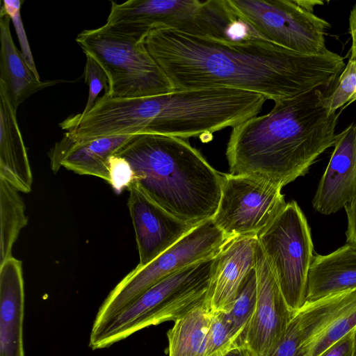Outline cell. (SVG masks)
Wrapping results in <instances>:
<instances>
[{
    "instance_id": "cell-1",
    "label": "cell",
    "mask_w": 356,
    "mask_h": 356,
    "mask_svg": "<svg viewBox=\"0 0 356 356\" xmlns=\"http://www.w3.org/2000/svg\"><path fill=\"white\" fill-rule=\"evenodd\" d=\"M173 90L228 88L275 102L331 87L346 64L330 50L300 54L251 32L241 40L152 31L143 40Z\"/></svg>"
},
{
    "instance_id": "cell-2",
    "label": "cell",
    "mask_w": 356,
    "mask_h": 356,
    "mask_svg": "<svg viewBox=\"0 0 356 356\" xmlns=\"http://www.w3.org/2000/svg\"><path fill=\"white\" fill-rule=\"evenodd\" d=\"M316 89L275 102L266 114L232 127L226 149L229 174L265 179L282 188L304 176L334 146L339 113Z\"/></svg>"
},
{
    "instance_id": "cell-3",
    "label": "cell",
    "mask_w": 356,
    "mask_h": 356,
    "mask_svg": "<svg viewBox=\"0 0 356 356\" xmlns=\"http://www.w3.org/2000/svg\"><path fill=\"white\" fill-rule=\"evenodd\" d=\"M114 154L129 163L132 183L175 218L193 226L213 219L222 174L184 138L134 134Z\"/></svg>"
},
{
    "instance_id": "cell-4",
    "label": "cell",
    "mask_w": 356,
    "mask_h": 356,
    "mask_svg": "<svg viewBox=\"0 0 356 356\" xmlns=\"http://www.w3.org/2000/svg\"><path fill=\"white\" fill-rule=\"evenodd\" d=\"M266 99L260 94L228 88L173 90L120 99L115 122L123 134H156L186 139L211 135L257 116Z\"/></svg>"
},
{
    "instance_id": "cell-5",
    "label": "cell",
    "mask_w": 356,
    "mask_h": 356,
    "mask_svg": "<svg viewBox=\"0 0 356 356\" xmlns=\"http://www.w3.org/2000/svg\"><path fill=\"white\" fill-rule=\"evenodd\" d=\"M213 257L186 267L160 281L102 327L90 332L89 346H111L152 325L181 318L206 301Z\"/></svg>"
},
{
    "instance_id": "cell-6",
    "label": "cell",
    "mask_w": 356,
    "mask_h": 356,
    "mask_svg": "<svg viewBox=\"0 0 356 356\" xmlns=\"http://www.w3.org/2000/svg\"><path fill=\"white\" fill-rule=\"evenodd\" d=\"M238 22L227 0H129L111 2L105 25L136 41L161 29L228 40Z\"/></svg>"
},
{
    "instance_id": "cell-7",
    "label": "cell",
    "mask_w": 356,
    "mask_h": 356,
    "mask_svg": "<svg viewBox=\"0 0 356 356\" xmlns=\"http://www.w3.org/2000/svg\"><path fill=\"white\" fill-rule=\"evenodd\" d=\"M76 41L85 54L93 57L106 72L108 89L105 92L108 96L134 98L173 90L143 41L120 35L105 24L83 31Z\"/></svg>"
},
{
    "instance_id": "cell-8",
    "label": "cell",
    "mask_w": 356,
    "mask_h": 356,
    "mask_svg": "<svg viewBox=\"0 0 356 356\" xmlns=\"http://www.w3.org/2000/svg\"><path fill=\"white\" fill-rule=\"evenodd\" d=\"M239 22L259 37L289 50L318 55L325 45L328 22L314 13L313 0H227Z\"/></svg>"
},
{
    "instance_id": "cell-9",
    "label": "cell",
    "mask_w": 356,
    "mask_h": 356,
    "mask_svg": "<svg viewBox=\"0 0 356 356\" xmlns=\"http://www.w3.org/2000/svg\"><path fill=\"white\" fill-rule=\"evenodd\" d=\"M257 238L289 307L296 313L307 302L314 257L311 229L298 203L287 202Z\"/></svg>"
},
{
    "instance_id": "cell-10",
    "label": "cell",
    "mask_w": 356,
    "mask_h": 356,
    "mask_svg": "<svg viewBox=\"0 0 356 356\" xmlns=\"http://www.w3.org/2000/svg\"><path fill=\"white\" fill-rule=\"evenodd\" d=\"M230 238L209 220L143 268H135L110 292L97 314L92 330L102 327L143 293L166 277L213 258Z\"/></svg>"
},
{
    "instance_id": "cell-11",
    "label": "cell",
    "mask_w": 356,
    "mask_h": 356,
    "mask_svg": "<svg viewBox=\"0 0 356 356\" xmlns=\"http://www.w3.org/2000/svg\"><path fill=\"white\" fill-rule=\"evenodd\" d=\"M282 188L254 177L222 174L220 199L212 220L229 238L257 236L286 204Z\"/></svg>"
},
{
    "instance_id": "cell-12",
    "label": "cell",
    "mask_w": 356,
    "mask_h": 356,
    "mask_svg": "<svg viewBox=\"0 0 356 356\" xmlns=\"http://www.w3.org/2000/svg\"><path fill=\"white\" fill-rule=\"evenodd\" d=\"M255 270L257 303L242 347L251 356H272L295 313L289 307L259 245Z\"/></svg>"
},
{
    "instance_id": "cell-13",
    "label": "cell",
    "mask_w": 356,
    "mask_h": 356,
    "mask_svg": "<svg viewBox=\"0 0 356 356\" xmlns=\"http://www.w3.org/2000/svg\"><path fill=\"white\" fill-rule=\"evenodd\" d=\"M127 205L136 234L140 268L177 243L197 226L175 218L131 183Z\"/></svg>"
},
{
    "instance_id": "cell-14",
    "label": "cell",
    "mask_w": 356,
    "mask_h": 356,
    "mask_svg": "<svg viewBox=\"0 0 356 356\" xmlns=\"http://www.w3.org/2000/svg\"><path fill=\"white\" fill-rule=\"evenodd\" d=\"M257 236L229 238L213 257L205 303L212 312H227L255 268Z\"/></svg>"
},
{
    "instance_id": "cell-15",
    "label": "cell",
    "mask_w": 356,
    "mask_h": 356,
    "mask_svg": "<svg viewBox=\"0 0 356 356\" xmlns=\"http://www.w3.org/2000/svg\"><path fill=\"white\" fill-rule=\"evenodd\" d=\"M356 307V290L307 302L291 319L272 356H309L312 343L335 320Z\"/></svg>"
},
{
    "instance_id": "cell-16",
    "label": "cell",
    "mask_w": 356,
    "mask_h": 356,
    "mask_svg": "<svg viewBox=\"0 0 356 356\" xmlns=\"http://www.w3.org/2000/svg\"><path fill=\"white\" fill-rule=\"evenodd\" d=\"M356 194V123L336 135L334 149L312 201L324 215L336 213Z\"/></svg>"
},
{
    "instance_id": "cell-17",
    "label": "cell",
    "mask_w": 356,
    "mask_h": 356,
    "mask_svg": "<svg viewBox=\"0 0 356 356\" xmlns=\"http://www.w3.org/2000/svg\"><path fill=\"white\" fill-rule=\"evenodd\" d=\"M133 135H118L76 140L65 133L49 152L54 173L61 166L79 175H91L110 181L109 159Z\"/></svg>"
},
{
    "instance_id": "cell-18",
    "label": "cell",
    "mask_w": 356,
    "mask_h": 356,
    "mask_svg": "<svg viewBox=\"0 0 356 356\" xmlns=\"http://www.w3.org/2000/svg\"><path fill=\"white\" fill-rule=\"evenodd\" d=\"M24 287L22 261L0 264V356H24Z\"/></svg>"
},
{
    "instance_id": "cell-19",
    "label": "cell",
    "mask_w": 356,
    "mask_h": 356,
    "mask_svg": "<svg viewBox=\"0 0 356 356\" xmlns=\"http://www.w3.org/2000/svg\"><path fill=\"white\" fill-rule=\"evenodd\" d=\"M0 178L19 192L31 191L33 176L13 108L0 83Z\"/></svg>"
},
{
    "instance_id": "cell-20",
    "label": "cell",
    "mask_w": 356,
    "mask_h": 356,
    "mask_svg": "<svg viewBox=\"0 0 356 356\" xmlns=\"http://www.w3.org/2000/svg\"><path fill=\"white\" fill-rule=\"evenodd\" d=\"M356 290V250L348 245L327 254H315L309 270L307 302Z\"/></svg>"
},
{
    "instance_id": "cell-21",
    "label": "cell",
    "mask_w": 356,
    "mask_h": 356,
    "mask_svg": "<svg viewBox=\"0 0 356 356\" xmlns=\"http://www.w3.org/2000/svg\"><path fill=\"white\" fill-rule=\"evenodd\" d=\"M10 17L0 13V83L9 96L13 108L38 90L56 84L57 81H42L17 49L10 29Z\"/></svg>"
},
{
    "instance_id": "cell-22",
    "label": "cell",
    "mask_w": 356,
    "mask_h": 356,
    "mask_svg": "<svg viewBox=\"0 0 356 356\" xmlns=\"http://www.w3.org/2000/svg\"><path fill=\"white\" fill-rule=\"evenodd\" d=\"M213 314L204 302L175 321L167 333L168 356H202Z\"/></svg>"
},
{
    "instance_id": "cell-23",
    "label": "cell",
    "mask_w": 356,
    "mask_h": 356,
    "mask_svg": "<svg viewBox=\"0 0 356 356\" xmlns=\"http://www.w3.org/2000/svg\"><path fill=\"white\" fill-rule=\"evenodd\" d=\"M0 264L12 256L13 244L28 223L25 205L18 191L0 178Z\"/></svg>"
},
{
    "instance_id": "cell-24",
    "label": "cell",
    "mask_w": 356,
    "mask_h": 356,
    "mask_svg": "<svg viewBox=\"0 0 356 356\" xmlns=\"http://www.w3.org/2000/svg\"><path fill=\"white\" fill-rule=\"evenodd\" d=\"M257 298L255 268L251 271L231 307L223 312L232 338L236 347H242L246 332L253 316Z\"/></svg>"
},
{
    "instance_id": "cell-25",
    "label": "cell",
    "mask_w": 356,
    "mask_h": 356,
    "mask_svg": "<svg viewBox=\"0 0 356 356\" xmlns=\"http://www.w3.org/2000/svg\"><path fill=\"white\" fill-rule=\"evenodd\" d=\"M324 94V106L332 111L343 108L356 100V60L349 58L338 79Z\"/></svg>"
},
{
    "instance_id": "cell-26",
    "label": "cell",
    "mask_w": 356,
    "mask_h": 356,
    "mask_svg": "<svg viewBox=\"0 0 356 356\" xmlns=\"http://www.w3.org/2000/svg\"><path fill=\"white\" fill-rule=\"evenodd\" d=\"M235 348L223 312H213L202 356H225Z\"/></svg>"
},
{
    "instance_id": "cell-27",
    "label": "cell",
    "mask_w": 356,
    "mask_h": 356,
    "mask_svg": "<svg viewBox=\"0 0 356 356\" xmlns=\"http://www.w3.org/2000/svg\"><path fill=\"white\" fill-rule=\"evenodd\" d=\"M356 327V307L330 324L314 341L309 356H318Z\"/></svg>"
},
{
    "instance_id": "cell-28",
    "label": "cell",
    "mask_w": 356,
    "mask_h": 356,
    "mask_svg": "<svg viewBox=\"0 0 356 356\" xmlns=\"http://www.w3.org/2000/svg\"><path fill=\"white\" fill-rule=\"evenodd\" d=\"M86 62L83 70L85 83L88 86V97L85 108L81 112L86 113L93 107L97 96L104 88L108 89V78L98 62L90 55L86 54Z\"/></svg>"
},
{
    "instance_id": "cell-29",
    "label": "cell",
    "mask_w": 356,
    "mask_h": 356,
    "mask_svg": "<svg viewBox=\"0 0 356 356\" xmlns=\"http://www.w3.org/2000/svg\"><path fill=\"white\" fill-rule=\"evenodd\" d=\"M109 184L117 193L128 188L133 181V172L129 163L122 157L112 155L109 159Z\"/></svg>"
},
{
    "instance_id": "cell-30",
    "label": "cell",
    "mask_w": 356,
    "mask_h": 356,
    "mask_svg": "<svg viewBox=\"0 0 356 356\" xmlns=\"http://www.w3.org/2000/svg\"><path fill=\"white\" fill-rule=\"evenodd\" d=\"M354 331L355 329L318 356H354Z\"/></svg>"
},
{
    "instance_id": "cell-31",
    "label": "cell",
    "mask_w": 356,
    "mask_h": 356,
    "mask_svg": "<svg viewBox=\"0 0 356 356\" xmlns=\"http://www.w3.org/2000/svg\"><path fill=\"white\" fill-rule=\"evenodd\" d=\"M344 208L348 220L346 244L356 250V194Z\"/></svg>"
},
{
    "instance_id": "cell-32",
    "label": "cell",
    "mask_w": 356,
    "mask_h": 356,
    "mask_svg": "<svg viewBox=\"0 0 356 356\" xmlns=\"http://www.w3.org/2000/svg\"><path fill=\"white\" fill-rule=\"evenodd\" d=\"M10 19L13 20L16 31L19 35V39L21 44L22 50L23 51L22 55L24 57L26 61L27 62L28 65L31 67V69L33 71V72L39 76V74L36 70L34 62L33 60L32 56L30 52V49L29 47V44L27 42V40L26 38L24 29H23V24L22 23L21 17H20V12H18L15 15H14L13 17H10Z\"/></svg>"
},
{
    "instance_id": "cell-33",
    "label": "cell",
    "mask_w": 356,
    "mask_h": 356,
    "mask_svg": "<svg viewBox=\"0 0 356 356\" xmlns=\"http://www.w3.org/2000/svg\"><path fill=\"white\" fill-rule=\"evenodd\" d=\"M349 33L352 40L349 58L356 60V3L351 9L349 16Z\"/></svg>"
},
{
    "instance_id": "cell-34",
    "label": "cell",
    "mask_w": 356,
    "mask_h": 356,
    "mask_svg": "<svg viewBox=\"0 0 356 356\" xmlns=\"http://www.w3.org/2000/svg\"><path fill=\"white\" fill-rule=\"evenodd\" d=\"M225 356H251L249 352L243 347H237L231 350Z\"/></svg>"
},
{
    "instance_id": "cell-35",
    "label": "cell",
    "mask_w": 356,
    "mask_h": 356,
    "mask_svg": "<svg viewBox=\"0 0 356 356\" xmlns=\"http://www.w3.org/2000/svg\"><path fill=\"white\" fill-rule=\"evenodd\" d=\"M354 356H356V327L354 331Z\"/></svg>"
}]
</instances>
